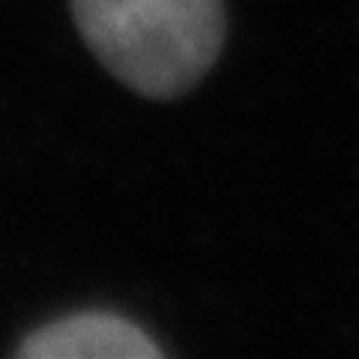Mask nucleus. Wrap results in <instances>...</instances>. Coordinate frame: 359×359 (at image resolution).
<instances>
[{"mask_svg": "<svg viewBox=\"0 0 359 359\" xmlns=\"http://www.w3.org/2000/svg\"><path fill=\"white\" fill-rule=\"evenodd\" d=\"M72 15L90 51L150 99L192 90L224 39L222 0H72Z\"/></svg>", "mask_w": 359, "mask_h": 359, "instance_id": "nucleus-1", "label": "nucleus"}, {"mask_svg": "<svg viewBox=\"0 0 359 359\" xmlns=\"http://www.w3.org/2000/svg\"><path fill=\"white\" fill-rule=\"evenodd\" d=\"M25 359H156L159 344L138 323L111 311L66 314L33 330L18 347Z\"/></svg>", "mask_w": 359, "mask_h": 359, "instance_id": "nucleus-2", "label": "nucleus"}]
</instances>
